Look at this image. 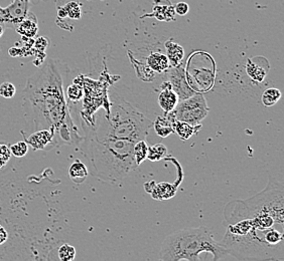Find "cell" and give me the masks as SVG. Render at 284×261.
I'll return each instance as SVG.
<instances>
[{
  "label": "cell",
  "instance_id": "obj_1",
  "mask_svg": "<svg viewBox=\"0 0 284 261\" xmlns=\"http://www.w3.org/2000/svg\"><path fill=\"white\" fill-rule=\"evenodd\" d=\"M283 181L270 177L266 188L224 210L226 233L219 242L238 260H284Z\"/></svg>",
  "mask_w": 284,
  "mask_h": 261
},
{
  "label": "cell",
  "instance_id": "obj_2",
  "mask_svg": "<svg viewBox=\"0 0 284 261\" xmlns=\"http://www.w3.org/2000/svg\"><path fill=\"white\" fill-rule=\"evenodd\" d=\"M68 68L59 60H49L26 82L22 94L25 120L32 132L52 130L58 146H78L83 137L75 126L64 92Z\"/></svg>",
  "mask_w": 284,
  "mask_h": 261
},
{
  "label": "cell",
  "instance_id": "obj_3",
  "mask_svg": "<svg viewBox=\"0 0 284 261\" xmlns=\"http://www.w3.org/2000/svg\"><path fill=\"white\" fill-rule=\"evenodd\" d=\"M85 129L82 151L90 165L91 174L103 182L116 183L124 180L138 166L133 148L135 142L95 134L91 127Z\"/></svg>",
  "mask_w": 284,
  "mask_h": 261
},
{
  "label": "cell",
  "instance_id": "obj_4",
  "mask_svg": "<svg viewBox=\"0 0 284 261\" xmlns=\"http://www.w3.org/2000/svg\"><path fill=\"white\" fill-rule=\"evenodd\" d=\"M210 254L212 260L226 259L227 250L217 242L207 227L178 230L165 238L162 243L159 259L163 261H200L201 254Z\"/></svg>",
  "mask_w": 284,
  "mask_h": 261
},
{
  "label": "cell",
  "instance_id": "obj_5",
  "mask_svg": "<svg viewBox=\"0 0 284 261\" xmlns=\"http://www.w3.org/2000/svg\"><path fill=\"white\" fill-rule=\"evenodd\" d=\"M152 124L151 120L131 103L116 97L111 102L107 117H99L97 124L91 129L100 136L131 140L136 143L145 140Z\"/></svg>",
  "mask_w": 284,
  "mask_h": 261
},
{
  "label": "cell",
  "instance_id": "obj_6",
  "mask_svg": "<svg viewBox=\"0 0 284 261\" xmlns=\"http://www.w3.org/2000/svg\"><path fill=\"white\" fill-rule=\"evenodd\" d=\"M210 112L205 96L202 93H194L189 97L178 101L171 113L176 121L191 125H200Z\"/></svg>",
  "mask_w": 284,
  "mask_h": 261
},
{
  "label": "cell",
  "instance_id": "obj_7",
  "mask_svg": "<svg viewBox=\"0 0 284 261\" xmlns=\"http://www.w3.org/2000/svg\"><path fill=\"white\" fill-rule=\"evenodd\" d=\"M29 0H14L7 8L0 6V24L4 27L15 29L28 14Z\"/></svg>",
  "mask_w": 284,
  "mask_h": 261
},
{
  "label": "cell",
  "instance_id": "obj_8",
  "mask_svg": "<svg viewBox=\"0 0 284 261\" xmlns=\"http://www.w3.org/2000/svg\"><path fill=\"white\" fill-rule=\"evenodd\" d=\"M167 71H168L167 73L168 82L170 83L171 88L176 93L179 101L189 97L195 93V90L187 83L185 71L181 64L176 67L169 68Z\"/></svg>",
  "mask_w": 284,
  "mask_h": 261
},
{
  "label": "cell",
  "instance_id": "obj_9",
  "mask_svg": "<svg viewBox=\"0 0 284 261\" xmlns=\"http://www.w3.org/2000/svg\"><path fill=\"white\" fill-rule=\"evenodd\" d=\"M25 142L33 149V151H50L59 147L55 132L52 130H39L32 132L31 135L25 139Z\"/></svg>",
  "mask_w": 284,
  "mask_h": 261
},
{
  "label": "cell",
  "instance_id": "obj_10",
  "mask_svg": "<svg viewBox=\"0 0 284 261\" xmlns=\"http://www.w3.org/2000/svg\"><path fill=\"white\" fill-rule=\"evenodd\" d=\"M160 87L161 91L158 95V104L164 114H168L174 110L179 100L176 93L172 90L171 85L168 81L163 82Z\"/></svg>",
  "mask_w": 284,
  "mask_h": 261
},
{
  "label": "cell",
  "instance_id": "obj_11",
  "mask_svg": "<svg viewBox=\"0 0 284 261\" xmlns=\"http://www.w3.org/2000/svg\"><path fill=\"white\" fill-rule=\"evenodd\" d=\"M174 118L171 115V113L165 114L163 117H157L156 120L153 122L152 126L155 130V133L161 137V138H166L169 135L174 133L173 130V122Z\"/></svg>",
  "mask_w": 284,
  "mask_h": 261
},
{
  "label": "cell",
  "instance_id": "obj_12",
  "mask_svg": "<svg viewBox=\"0 0 284 261\" xmlns=\"http://www.w3.org/2000/svg\"><path fill=\"white\" fill-rule=\"evenodd\" d=\"M15 30L26 38H32L36 35L38 30V24L36 17L32 13H28L25 18L18 23Z\"/></svg>",
  "mask_w": 284,
  "mask_h": 261
},
{
  "label": "cell",
  "instance_id": "obj_13",
  "mask_svg": "<svg viewBox=\"0 0 284 261\" xmlns=\"http://www.w3.org/2000/svg\"><path fill=\"white\" fill-rule=\"evenodd\" d=\"M147 67L155 73L161 74L170 68L168 59L166 56L159 54V52H151L146 59Z\"/></svg>",
  "mask_w": 284,
  "mask_h": 261
},
{
  "label": "cell",
  "instance_id": "obj_14",
  "mask_svg": "<svg viewBox=\"0 0 284 261\" xmlns=\"http://www.w3.org/2000/svg\"><path fill=\"white\" fill-rule=\"evenodd\" d=\"M202 129V125H191L185 122H180L174 120L173 122V130L174 133L177 134V136L182 140L186 141L192 136L197 135L198 132Z\"/></svg>",
  "mask_w": 284,
  "mask_h": 261
},
{
  "label": "cell",
  "instance_id": "obj_15",
  "mask_svg": "<svg viewBox=\"0 0 284 261\" xmlns=\"http://www.w3.org/2000/svg\"><path fill=\"white\" fill-rule=\"evenodd\" d=\"M165 49L170 67H176L181 64V61L184 58V49L181 45L172 41H167L165 42Z\"/></svg>",
  "mask_w": 284,
  "mask_h": 261
},
{
  "label": "cell",
  "instance_id": "obj_16",
  "mask_svg": "<svg viewBox=\"0 0 284 261\" xmlns=\"http://www.w3.org/2000/svg\"><path fill=\"white\" fill-rule=\"evenodd\" d=\"M69 176L75 184H83L89 176V170L84 163L76 160L69 169Z\"/></svg>",
  "mask_w": 284,
  "mask_h": 261
},
{
  "label": "cell",
  "instance_id": "obj_17",
  "mask_svg": "<svg viewBox=\"0 0 284 261\" xmlns=\"http://www.w3.org/2000/svg\"><path fill=\"white\" fill-rule=\"evenodd\" d=\"M176 193V187L166 183V182H160L158 184L155 183L152 191L150 192L152 198L156 200H166L172 198Z\"/></svg>",
  "mask_w": 284,
  "mask_h": 261
},
{
  "label": "cell",
  "instance_id": "obj_18",
  "mask_svg": "<svg viewBox=\"0 0 284 261\" xmlns=\"http://www.w3.org/2000/svg\"><path fill=\"white\" fill-rule=\"evenodd\" d=\"M167 156V148L163 144H155L148 147L147 159L151 162H157Z\"/></svg>",
  "mask_w": 284,
  "mask_h": 261
},
{
  "label": "cell",
  "instance_id": "obj_19",
  "mask_svg": "<svg viewBox=\"0 0 284 261\" xmlns=\"http://www.w3.org/2000/svg\"><path fill=\"white\" fill-rule=\"evenodd\" d=\"M147 151H148V146L145 140H141L135 143L133 148V156L137 166H139L142 162L147 159Z\"/></svg>",
  "mask_w": 284,
  "mask_h": 261
},
{
  "label": "cell",
  "instance_id": "obj_20",
  "mask_svg": "<svg viewBox=\"0 0 284 261\" xmlns=\"http://www.w3.org/2000/svg\"><path fill=\"white\" fill-rule=\"evenodd\" d=\"M280 98H281V91L276 87L267 88L261 96L262 103L265 107L274 106V104H276L279 101Z\"/></svg>",
  "mask_w": 284,
  "mask_h": 261
},
{
  "label": "cell",
  "instance_id": "obj_21",
  "mask_svg": "<svg viewBox=\"0 0 284 261\" xmlns=\"http://www.w3.org/2000/svg\"><path fill=\"white\" fill-rule=\"evenodd\" d=\"M76 257V249L74 246L66 243L59 247L58 258L61 261H72Z\"/></svg>",
  "mask_w": 284,
  "mask_h": 261
},
{
  "label": "cell",
  "instance_id": "obj_22",
  "mask_svg": "<svg viewBox=\"0 0 284 261\" xmlns=\"http://www.w3.org/2000/svg\"><path fill=\"white\" fill-rule=\"evenodd\" d=\"M247 73L256 82H262L266 76L265 70L259 68L256 64L251 62H249L247 65Z\"/></svg>",
  "mask_w": 284,
  "mask_h": 261
},
{
  "label": "cell",
  "instance_id": "obj_23",
  "mask_svg": "<svg viewBox=\"0 0 284 261\" xmlns=\"http://www.w3.org/2000/svg\"><path fill=\"white\" fill-rule=\"evenodd\" d=\"M64 7L67 11V17H70L71 19H74V20H78L81 18L82 12H81L80 4L78 2H75V1L68 2L66 5H64Z\"/></svg>",
  "mask_w": 284,
  "mask_h": 261
},
{
  "label": "cell",
  "instance_id": "obj_24",
  "mask_svg": "<svg viewBox=\"0 0 284 261\" xmlns=\"http://www.w3.org/2000/svg\"><path fill=\"white\" fill-rule=\"evenodd\" d=\"M10 153L16 157V158H22V157H25V155L28 152V145L26 144V142H17L13 145H11L9 147Z\"/></svg>",
  "mask_w": 284,
  "mask_h": 261
},
{
  "label": "cell",
  "instance_id": "obj_25",
  "mask_svg": "<svg viewBox=\"0 0 284 261\" xmlns=\"http://www.w3.org/2000/svg\"><path fill=\"white\" fill-rule=\"evenodd\" d=\"M67 96L71 101H79L83 97V88L78 85H71L67 89Z\"/></svg>",
  "mask_w": 284,
  "mask_h": 261
},
{
  "label": "cell",
  "instance_id": "obj_26",
  "mask_svg": "<svg viewBox=\"0 0 284 261\" xmlns=\"http://www.w3.org/2000/svg\"><path fill=\"white\" fill-rule=\"evenodd\" d=\"M16 92V88L14 85L11 83L5 82L0 85V96H2L4 98H11L14 96Z\"/></svg>",
  "mask_w": 284,
  "mask_h": 261
},
{
  "label": "cell",
  "instance_id": "obj_27",
  "mask_svg": "<svg viewBox=\"0 0 284 261\" xmlns=\"http://www.w3.org/2000/svg\"><path fill=\"white\" fill-rule=\"evenodd\" d=\"M10 150L4 144H0V170L4 168L10 159Z\"/></svg>",
  "mask_w": 284,
  "mask_h": 261
},
{
  "label": "cell",
  "instance_id": "obj_28",
  "mask_svg": "<svg viewBox=\"0 0 284 261\" xmlns=\"http://www.w3.org/2000/svg\"><path fill=\"white\" fill-rule=\"evenodd\" d=\"M49 43H50V41H49V39H47V38L39 37L34 42V47L37 50H39V52H43L46 49V47L49 46Z\"/></svg>",
  "mask_w": 284,
  "mask_h": 261
},
{
  "label": "cell",
  "instance_id": "obj_29",
  "mask_svg": "<svg viewBox=\"0 0 284 261\" xmlns=\"http://www.w3.org/2000/svg\"><path fill=\"white\" fill-rule=\"evenodd\" d=\"M189 10V6L187 3L185 2H178L175 6H174V12L180 16H183L185 14L188 13Z\"/></svg>",
  "mask_w": 284,
  "mask_h": 261
},
{
  "label": "cell",
  "instance_id": "obj_30",
  "mask_svg": "<svg viewBox=\"0 0 284 261\" xmlns=\"http://www.w3.org/2000/svg\"><path fill=\"white\" fill-rule=\"evenodd\" d=\"M8 238H9V233L7 229L2 224H0V246L4 245L7 242Z\"/></svg>",
  "mask_w": 284,
  "mask_h": 261
},
{
  "label": "cell",
  "instance_id": "obj_31",
  "mask_svg": "<svg viewBox=\"0 0 284 261\" xmlns=\"http://www.w3.org/2000/svg\"><path fill=\"white\" fill-rule=\"evenodd\" d=\"M154 185H155V182H154V181H149V182L145 183V184H144L145 191H146V192H148V193H150V192L152 191V189H153Z\"/></svg>",
  "mask_w": 284,
  "mask_h": 261
},
{
  "label": "cell",
  "instance_id": "obj_32",
  "mask_svg": "<svg viewBox=\"0 0 284 261\" xmlns=\"http://www.w3.org/2000/svg\"><path fill=\"white\" fill-rule=\"evenodd\" d=\"M4 30H5V27L2 25V24H0V37H1L4 33Z\"/></svg>",
  "mask_w": 284,
  "mask_h": 261
}]
</instances>
